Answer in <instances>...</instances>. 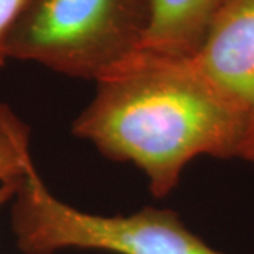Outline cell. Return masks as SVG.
Listing matches in <instances>:
<instances>
[{
	"label": "cell",
	"mask_w": 254,
	"mask_h": 254,
	"mask_svg": "<svg viewBox=\"0 0 254 254\" xmlns=\"http://www.w3.org/2000/svg\"><path fill=\"white\" fill-rule=\"evenodd\" d=\"M219 4L220 0H153L141 50L174 58H192Z\"/></svg>",
	"instance_id": "cell-5"
},
{
	"label": "cell",
	"mask_w": 254,
	"mask_h": 254,
	"mask_svg": "<svg viewBox=\"0 0 254 254\" xmlns=\"http://www.w3.org/2000/svg\"><path fill=\"white\" fill-rule=\"evenodd\" d=\"M11 230L24 254L68 249L113 254H220L184 225L171 209H140L130 215H95L58 199L34 163L18 180Z\"/></svg>",
	"instance_id": "cell-3"
},
{
	"label": "cell",
	"mask_w": 254,
	"mask_h": 254,
	"mask_svg": "<svg viewBox=\"0 0 254 254\" xmlns=\"http://www.w3.org/2000/svg\"><path fill=\"white\" fill-rule=\"evenodd\" d=\"M27 0H0V69L6 65L4 41Z\"/></svg>",
	"instance_id": "cell-7"
},
{
	"label": "cell",
	"mask_w": 254,
	"mask_h": 254,
	"mask_svg": "<svg viewBox=\"0 0 254 254\" xmlns=\"http://www.w3.org/2000/svg\"><path fill=\"white\" fill-rule=\"evenodd\" d=\"M192 61L243 120L240 160L254 165V0H220Z\"/></svg>",
	"instance_id": "cell-4"
},
{
	"label": "cell",
	"mask_w": 254,
	"mask_h": 254,
	"mask_svg": "<svg viewBox=\"0 0 254 254\" xmlns=\"http://www.w3.org/2000/svg\"><path fill=\"white\" fill-rule=\"evenodd\" d=\"M72 134L112 161L136 165L160 199L177 188L196 157L242 158L246 131L192 58L140 50L96 81Z\"/></svg>",
	"instance_id": "cell-1"
},
{
	"label": "cell",
	"mask_w": 254,
	"mask_h": 254,
	"mask_svg": "<svg viewBox=\"0 0 254 254\" xmlns=\"http://www.w3.org/2000/svg\"><path fill=\"white\" fill-rule=\"evenodd\" d=\"M31 161L30 128L9 105L0 103V184L18 181Z\"/></svg>",
	"instance_id": "cell-6"
},
{
	"label": "cell",
	"mask_w": 254,
	"mask_h": 254,
	"mask_svg": "<svg viewBox=\"0 0 254 254\" xmlns=\"http://www.w3.org/2000/svg\"><path fill=\"white\" fill-rule=\"evenodd\" d=\"M17 182L18 181H9L0 184V208L14 198L16 190H17Z\"/></svg>",
	"instance_id": "cell-8"
},
{
	"label": "cell",
	"mask_w": 254,
	"mask_h": 254,
	"mask_svg": "<svg viewBox=\"0 0 254 254\" xmlns=\"http://www.w3.org/2000/svg\"><path fill=\"white\" fill-rule=\"evenodd\" d=\"M153 0H27L4 41L6 60L99 81L137 54Z\"/></svg>",
	"instance_id": "cell-2"
}]
</instances>
